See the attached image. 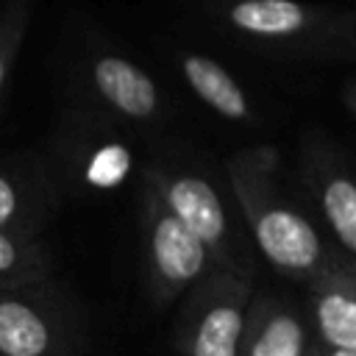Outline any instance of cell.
Returning a JSON list of instances; mask_svg holds the SVG:
<instances>
[{
    "label": "cell",
    "mask_w": 356,
    "mask_h": 356,
    "mask_svg": "<svg viewBox=\"0 0 356 356\" xmlns=\"http://www.w3.org/2000/svg\"><path fill=\"white\" fill-rule=\"evenodd\" d=\"M225 178L242 225L278 275L309 284L339 259L325 231L286 192L278 147L253 145L236 150L225 161Z\"/></svg>",
    "instance_id": "6da1fadb"
},
{
    "label": "cell",
    "mask_w": 356,
    "mask_h": 356,
    "mask_svg": "<svg viewBox=\"0 0 356 356\" xmlns=\"http://www.w3.org/2000/svg\"><path fill=\"white\" fill-rule=\"evenodd\" d=\"M142 181L211 250L222 270L256 278V245L248 228L236 222V214L228 211L211 178H206L192 164L153 159L145 167Z\"/></svg>",
    "instance_id": "7a4b0ae2"
},
{
    "label": "cell",
    "mask_w": 356,
    "mask_h": 356,
    "mask_svg": "<svg viewBox=\"0 0 356 356\" xmlns=\"http://www.w3.org/2000/svg\"><path fill=\"white\" fill-rule=\"evenodd\" d=\"M348 11L300 0H220L214 17L239 39L270 53L337 58Z\"/></svg>",
    "instance_id": "3957f363"
},
{
    "label": "cell",
    "mask_w": 356,
    "mask_h": 356,
    "mask_svg": "<svg viewBox=\"0 0 356 356\" xmlns=\"http://www.w3.org/2000/svg\"><path fill=\"white\" fill-rule=\"evenodd\" d=\"M139 222L145 295L156 309H170L197 281L220 267L211 250L167 209V203L145 181L139 189Z\"/></svg>",
    "instance_id": "277c9868"
},
{
    "label": "cell",
    "mask_w": 356,
    "mask_h": 356,
    "mask_svg": "<svg viewBox=\"0 0 356 356\" xmlns=\"http://www.w3.org/2000/svg\"><path fill=\"white\" fill-rule=\"evenodd\" d=\"M50 167L61 189L72 186L86 192H106L128 178L134 167V150L125 142L120 122L83 106L64 114L53 136Z\"/></svg>",
    "instance_id": "5b68a950"
},
{
    "label": "cell",
    "mask_w": 356,
    "mask_h": 356,
    "mask_svg": "<svg viewBox=\"0 0 356 356\" xmlns=\"http://www.w3.org/2000/svg\"><path fill=\"white\" fill-rule=\"evenodd\" d=\"M256 284L248 275L217 267L181 300L175 348L181 356H239L248 300Z\"/></svg>",
    "instance_id": "8992f818"
},
{
    "label": "cell",
    "mask_w": 356,
    "mask_h": 356,
    "mask_svg": "<svg viewBox=\"0 0 356 356\" xmlns=\"http://www.w3.org/2000/svg\"><path fill=\"white\" fill-rule=\"evenodd\" d=\"M75 339V314L47 278L0 284V356H70Z\"/></svg>",
    "instance_id": "52a82bcc"
},
{
    "label": "cell",
    "mask_w": 356,
    "mask_h": 356,
    "mask_svg": "<svg viewBox=\"0 0 356 356\" xmlns=\"http://www.w3.org/2000/svg\"><path fill=\"white\" fill-rule=\"evenodd\" d=\"M81 89L86 106L128 128L164 125L170 106L156 78L114 50H95L81 61Z\"/></svg>",
    "instance_id": "ba28073f"
},
{
    "label": "cell",
    "mask_w": 356,
    "mask_h": 356,
    "mask_svg": "<svg viewBox=\"0 0 356 356\" xmlns=\"http://www.w3.org/2000/svg\"><path fill=\"white\" fill-rule=\"evenodd\" d=\"M298 178L337 253L356 264V167L328 136L309 134L298 150Z\"/></svg>",
    "instance_id": "9c48e42d"
},
{
    "label": "cell",
    "mask_w": 356,
    "mask_h": 356,
    "mask_svg": "<svg viewBox=\"0 0 356 356\" xmlns=\"http://www.w3.org/2000/svg\"><path fill=\"white\" fill-rule=\"evenodd\" d=\"M61 203V184L39 156H0V228L39 236Z\"/></svg>",
    "instance_id": "30bf717a"
},
{
    "label": "cell",
    "mask_w": 356,
    "mask_h": 356,
    "mask_svg": "<svg viewBox=\"0 0 356 356\" xmlns=\"http://www.w3.org/2000/svg\"><path fill=\"white\" fill-rule=\"evenodd\" d=\"M314 342L309 309L275 292H256L248 300L239 356H306Z\"/></svg>",
    "instance_id": "8fae6325"
},
{
    "label": "cell",
    "mask_w": 356,
    "mask_h": 356,
    "mask_svg": "<svg viewBox=\"0 0 356 356\" xmlns=\"http://www.w3.org/2000/svg\"><path fill=\"white\" fill-rule=\"evenodd\" d=\"M306 289L314 339L325 348L356 353V264L339 256Z\"/></svg>",
    "instance_id": "7c38bea8"
},
{
    "label": "cell",
    "mask_w": 356,
    "mask_h": 356,
    "mask_svg": "<svg viewBox=\"0 0 356 356\" xmlns=\"http://www.w3.org/2000/svg\"><path fill=\"white\" fill-rule=\"evenodd\" d=\"M178 72L186 81V86L209 106L214 114L231 122H250L256 117L253 103L245 92V86L211 56L197 50H181L175 56Z\"/></svg>",
    "instance_id": "4fadbf2b"
},
{
    "label": "cell",
    "mask_w": 356,
    "mask_h": 356,
    "mask_svg": "<svg viewBox=\"0 0 356 356\" xmlns=\"http://www.w3.org/2000/svg\"><path fill=\"white\" fill-rule=\"evenodd\" d=\"M53 253L39 236H25L0 228V284L47 278Z\"/></svg>",
    "instance_id": "5bb4252c"
},
{
    "label": "cell",
    "mask_w": 356,
    "mask_h": 356,
    "mask_svg": "<svg viewBox=\"0 0 356 356\" xmlns=\"http://www.w3.org/2000/svg\"><path fill=\"white\" fill-rule=\"evenodd\" d=\"M36 0H0V108L19 58L22 39L28 33Z\"/></svg>",
    "instance_id": "9a60e30c"
},
{
    "label": "cell",
    "mask_w": 356,
    "mask_h": 356,
    "mask_svg": "<svg viewBox=\"0 0 356 356\" xmlns=\"http://www.w3.org/2000/svg\"><path fill=\"white\" fill-rule=\"evenodd\" d=\"M337 58H356V11L345 14V25L337 42Z\"/></svg>",
    "instance_id": "2e32d148"
},
{
    "label": "cell",
    "mask_w": 356,
    "mask_h": 356,
    "mask_svg": "<svg viewBox=\"0 0 356 356\" xmlns=\"http://www.w3.org/2000/svg\"><path fill=\"white\" fill-rule=\"evenodd\" d=\"M342 100H345V106H348V111L356 117V75L345 83V89H342Z\"/></svg>",
    "instance_id": "e0dca14e"
},
{
    "label": "cell",
    "mask_w": 356,
    "mask_h": 356,
    "mask_svg": "<svg viewBox=\"0 0 356 356\" xmlns=\"http://www.w3.org/2000/svg\"><path fill=\"white\" fill-rule=\"evenodd\" d=\"M323 356H356V353H350V350H334V348H325L323 345Z\"/></svg>",
    "instance_id": "ac0fdd59"
},
{
    "label": "cell",
    "mask_w": 356,
    "mask_h": 356,
    "mask_svg": "<svg viewBox=\"0 0 356 356\" xmlns=\"http://www.w3.org/2000/svg\"><path fill=\"white\" fill-rule=\"evenodd\" d=\"M306 356H323V345L314 339V342H312V348L306 350Z\"/></svg>",
    "instance_id": "d6986e66"
}]
</instances>
